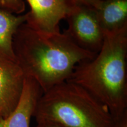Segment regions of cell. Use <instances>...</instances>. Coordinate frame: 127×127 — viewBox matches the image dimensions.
Segmentation results:
<instances>
[{
    "mask_svg": "<svg viewBox=\"0 0 127 127\" xmlns=\"http://www.w3.org/2000/svg\"><path fill=\"white\" fill-rule=\"evenodd\" d=\"M13 49L25 77L34 79L43 93L68 81L79 64L96 55L78 47L64 32L42 34L25 23L14 35Z\"/></svg>",
    "mask_w": 127,
    "mask_h": 127,
    "instance_id": "cell-1",
    "label": "cell"
},
{
    "mask_svg": "<svg viewBox=\"0 0 127 127\" xmlns=\"http://www.w3.org/2000/svg\"><path fill=\"white\" fill-rule=\"evenodd\" d=\"M68 81L105 105L114 120L127 112V25L105 33L99 51L79 64Z\"/></svg>",
    "mask_w": 127,
    "mask_h": 127,
    "instance_id": "cell-2",
    "label": "cell"
},
{
    "mask_svg": "<svg viewBox=\"0 0 127 127\" xmlns=\"http://www.w3.org/2000/svg\"><path fill=\"white\" fill-rule=\"evenodd\" d=\"M36 123L61 127H112L109 109L85 89L70 81L42 93L34 115Z\"/></svg>",
    "mask_w": 127,
    "mask_h": 127,
    "instance_id": "cell-3",
    "label": "cell"
},
{
    "mask_svg": "<svg viewBox=\"0 0 127 127\" xmlns=\"http://www.w3.org/2000/svg\"><path fill=\"white\" fill-rule=\"evenodd\" d=\"M66 20L68 28L65 34L78 47L96 54L102 46L105 33L95 9L78 5Z\"/></svg>",
    "mask_w": 127,
    "mask_h": 127,
    "instance_id": "cell-4",
    "label": "cell"
},
{
    "mask_svg": "<svg viewBox=\"0 0 127 127\" xmlns=\"http://www.w3.org/2000/svg\"><path fill=\"white\" fill-rule=\"evenodd\" d=\"M30 11L27 12L25 23L42 34L60 32L59 24L78 5L72 0H27Z\"/></svg>",
    "mask_w": 127,
    "mask_h": 127,
    "instance_id": "cell-5",
    "label": "cell"
},
{
    "mask_svg": "<svg viewBox=\"0 0 127 127\" xmlns=\"http://www.w3.org/2000/svg\"><path fill=\"white\" fill-rule=\"evenodd\" d=\"M25 77L17 62L0 58V111L2 118L8 117L17 107Z\"/></svg>",
    "mask_w": 127,
    "mask_h": 127,
    "instance_id": "cell-6",
    "label": "cell"
},
{
    "mask_svg": "<svg viewBox=\"0 0 127 127\" xmlns=\"http://www.w3.org/2000/svg\"><path fill=\"white\" fill-rule=\"evenodd\" d=\"M42 93L34 79L25 77L23 93L17 107L8 117L0 119V127H30L31 118Z\"/></svg>",
    "mask_w": 127,
    "mask_h": 127,
    "instance_id": "cell-7",
    "label": "cell"
},
{
    "mask_svg": "<svg viewBox=\"0 0 127 127\" xmlns=\"http://www.w3.org/2000/svg\"><path fill=\"white\" fill-rule=\"evenodd\" d=\"M95 12L105 34L127 25V0H102Z\"/></svg>",
    "mask_w": 127,
    "mask_h": 127,
    "instance_id": "cell-8",
    "label": "cell"
},
{
    "mask_svg": "<svg viewBox=\"0 0 127 127\" xmlns=\"http://www.w3.org/2000/svg\"><path fill=\"white\" fill-rule=\"evenodd\" d=\"M27 13L15 15L0 9V58L15 61L13 39L16 31L25 23Z\"/></svg>",
    "mask_w": 127,
    "mask_h": 127,
    "instance_id": "cell-9",
    "label": "cell"
},
{
    "mask_svg": "<svg viewBox=\"0 0 127 127\" xmlns=\"http://www.w3.org/2000/svg\"><path fill=\"white\" fill-rule=\"evenodd\" d=\"M0 9L15 14L21 15L25 11L24 0H0Z\"/></svg>",
    "mask_w": 127,
    "mask_h": 127,
    "instance_id": "cell-10",
    "label": "cell"
},
{
    "mask_svg": "<svg viewBox=\"0 0 127 127\" xmlns=\"http://www.w3.org/2000/svg\"><path fill=\"white\" fill-rule=\"evenodd\" d=\"M72 1L77 5L87 6L95 9L98 8L102 2V0H72Z\"/></svg>",
    "mask_w": 127,
    "mask_h": 127,
    "instance_id": "cell-11",
    "label": "cell"
},
{
    "mask_svg": "<svg viewBox=\"0 0 127 127\" xmlns=\"http://www.w3.org/2000/svg\"><path fill=\"white\" fill-rule=\"evenodd\" d=\"M112 127H127V112L117 120H114Z\"/></svg>",
    "mask_w": 127,
    "mask_h": 127,
    "instance_id": "cell-12",
    "label": "cell"
},
{
    "mask_svg": "<svg viewBox=\"0 0 127 127\" xmlns=\"http://www.w3.org/2000/svg\"><path fill=\"white\" fill-rule=\"evenodd\" d=\"M35 127H61L58 125H55L54 124L50 123H47V122H39L36 123V125Z\"/></svg>",
    "mask_w": 127,
    "mask_h": 127,
    "instance_id": "cell-13",
    "label": "cell"
},
{
    "mask_svg": "<svg viewBox=\"0 0 127 127\" xmlns=\"http://www.w3.org/2000/svg\"><path fill=\"white\" fill-rule=\"evenodd\" d=\"M1 118H2V115H1V111H0V119H1Z\"/></svg>",
    "mask_w": 127,
    "mask_h": 127,
    "instance_id": "cell-14",
    "label": "cell"
}]
</instances>
